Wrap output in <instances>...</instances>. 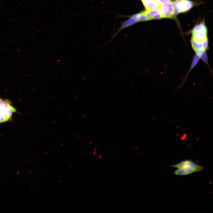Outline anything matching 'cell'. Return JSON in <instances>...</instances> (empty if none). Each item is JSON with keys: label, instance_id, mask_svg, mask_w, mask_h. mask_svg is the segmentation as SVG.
<instances>
[{"label": "cell", "instance_id": "6da1fadb", "mask_svg": "<svg viewBox=\"0 0 213 213\" xmlns=\"http://www.w3.org/2000/svg\"><path fill=\"white\" fill-rule=\"evenodd\" d=\"M191 32L192 47L196 54L200 57L209 47L207 28L202 22L195 26Z\"/></svg>", "mask_w": 213, "mask_h": 213}, {"label": "cell", "instance_id": "7a4b0ae2", "mask_svg": "<svg viewBox=\"0 0 213 213\" xmlns=\"http://www.w3.org/2000/svg\"><path fill=\"white\" fill-rule=\"evenodd\" d=\"M17 110L12 104L9 100H4L0 98V123L9 121L13 113Z\"/></svg>", "mask_w": 213, "mask_h": 213}, {"label": "cell", "instance_id": "3957f363", "mask_svg": "<svg viewBox=\"0 0 213 213\" xmlns=\"http://www.w3.org/2000/svg\"><path fill=\"white\" fill-rule=\"evenodd\" d=\"M174 10V17L179 13L186 12L193 7V3L190 0H175L171 2Z\"/></svg>", "mask_w": 213, "mask_h": 213}, {"label": "cell", "instance_id": "277c9868", "mask_svg": "<svg viewBox=\"0 0 213 213\" xmlns=\"http://www.w3.org/2000/svg\"><path fill=\"white\" fill-rule=\"evenodd\" d=\"M162 18L174 17V10L171 2L160 4L158 9Z\"/></svg>", "mask_w": 213, "mask_h": 213}, {"label": "cell", "instance_id": "5b68a950", "mask_svg": "<svg viewBox=\"0 0 213 213\" xmlns=\"http://www.w3.org/2000/svg\"><path fill=\"white\" fill-rule=\"evenodd\" d=\"M204 167L195 168L185 167L178 169L175 171L174 173L178 175H185L193 173L199 172L202 170Z\"/></svg>", "mask_w": 213, "mask_h": 213}, {"label": "cell", "instance_id": "8992f818", "mask_svg": "<svg viewBox=\"0 0 213 213\" xmlns=\"http://www.w3.org/2000/svg\"><path fill=\"white\" fill-rule=\"evenodd\" d=\"M171 166L177 169L185 167H193L195 168H201L203 167L199 165L192 161L186 160L183 161L178 164L171 165Z\"/></svg>", "mask_w": 213, "mask_h": 213}, {"label": "cell", "instance_id": "52a82bcc", "mask_svg": "<svg viewBox=\"0 0 213 213\" xmlns=\"http://www.w3.org/2000/svg\"><path fill=\"white\" fill-rule=\"evenodd\" d=\"M148 20L161 19L162 17L158 9L144 11Z\"/></svg>", "mask_w": 213, "mask_h": 213}, {"label": "cell", "instance_id": "ba28073f", "mask_svg": "<svg viewBox=\"0 0 213 213\" xmlns=\"http://www.w3.org/2000/svg\"><path fill=\"white\" fill-rule=\"evenodd\" d=\"M160 5V4L157 0H152L145 7L146 10H151L158 9Z\"/></svg>", "mask_w": 213, "mask_h": 213}, {"label": "cell", "instance_id": "9c48e42d", "mask_svg": "<svg viewBox=\"0 0 213 213\" xmlns=\"http://www.w3.org/2000/svg\"><path fill=\"white\" fill-rule=\"evenodd\" d=\"M148 20V19L144 11L139 12V22L146 21Z\"/></svg>", "mask_w": 213, "mask_h": 213}, {"label": "cell", "instance_id": "30bf717a", "mask_svg": "<svg viewBox=\"0 0 213 213\" xmlns=\"http://www.w3.org/2000/svg\"><path fill=\"white\" fill-rule=\"evenodd\" d=\"M143 5L145 7L152 0H141Z\"/></svg>", "mask_w": 213, "mask_h": 213}, {"label": "cell", "instance_id": "8fae6325", "mask_svg": "<svg viewBox=\"0 0 213 213\" xmlns=\"http://www.w3.org/2000/svg\"><path fill=\"white\" fill-rule=\"evenodd\" d=\"M160 4L171 2V0H157Z\"/></svg>", "mask_w": 213, "mask_h": 213}]
</instances>
